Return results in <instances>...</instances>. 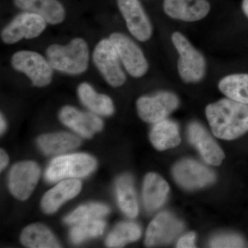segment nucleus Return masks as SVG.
<instances>
[{
  "label": "nucleus",
  "mask_w": 248,
  "mask_h": 248,
  "mask_svg": "<svg viewBox=\"0 0 248 248\" xmlns=\"http://www.w3.org/2000/svg\"><path fill=\"white\" fill-rule=\"evenodd\" d=\"M172 174L177 184L187 190L205 187L216 179L213 170L192 159L179 161L173 168Z\"/></svg>",
  "instance_id": "nucleus-12"
},
{
  "label": "nucleus",
  "mask_w": 248,
  "mask_h": 248,
  "mask_svg": "<svg viewBox=\"0 0 248 248\" xmlns=\"http://www.w3.org/2000/svg\"><path fill=\"white\" fill-rule=\"evenodd\" d=\"M40 172L38 165L33 161H21L15 164L8 180L10 192L18 200H27L37 186Z\"/></svg>",
  "instance_id": "nucleus-10"
},
{
  "label": "nucleus",
  "mask_w": 248,
  "mask_h": 248,
  "mask_svg": "<svg viewBox=\"0 0 248 248\" xmlns=\"http://www.w3.org/2000/svg\"><path fill=\"white\" fill-rule=\"evenodd\" d=\"M182 222L172 214L159 213L148 226L145 244L148 247L169 244L184 231Z\"/></svg>",
  "instance_id": "nucleus-14"
},
{
  "label": "nucleus",
  "mask_w": 248,
  "mask_h": 248,
  "mask_svg": "<svg viewBox=\"0 0 248 248\" xmlns=\"http://www.w3.org/2000/svg\"><path fill=\"white\" fill-rule=\"evenodd\" d=\"M93 61L106 82L114 88L123 86L126 76L118 54L109 38L99 41L93 52Z\"/></svg>",
  "instance_id": "nucleus-6"
},
{
  "label": "nucleus",
  "mask_w": 248,
  "mask_h": 248,
  "mask_svg": "<svg viewBox=\"0 0 248 248\" xmlns=\"http://www.w3.org/2000/svg\"><path fill=\"white\" fill-rule=\"evenodd\" d=\"M37 145L46 155H58L73 151L81 144L79 138L73 134L60 132L39 137Z\"/></svg>",
  "instance_id": "nucleus-22"
},
{
  "label": "nucleus",
  "mask_w": 248,
  "mask_h": 248,
  "mask_svg": "<svg viewBox=\"0 0 248 248\" xmlns=\"http://www.w3.org/2000/svg\"><path fill=\"white\" fill-rule=\"evenodd\" d=\"M205 115L217 138L233 140L248 131V105L230 98L210 104Z\"/></svg>",
  "instance_id": "nucleus-1"
},
{
  "label": "nucleus",
  "mask_w": 248,
  "mask_h": 248,
  "mask_svg": "<svg viewBox=\"0 0 248 248\" xmlns=\"http://www.w3.org/2000/svg\"><path fill=\"white\" fill-rule=\"evenodd\" d=\"M117 4L130 33L140 42L149 40L153 26L140 0H117Z\"/></svg>",
  "instance_id": "nucleus-11"
},
{
  "label": "nucleus",
  "mask_w": 248,
  "mask_h": 248,
  "mask_svg": "<svg viewBox=\"0 0 248 248\" xmlns=\"http://www.w3.org/2000/svg\"><path fill=\"white\" fill-rule=\"evenodd\" d=\"M105 222L100 218H91L75 224L70 232V239L75 244H79L90 238H95L104 233Z\"/></svg>",
  "instance_id": "nucleus-27"
},
{
  "label": "nucleus",
  "mask_w": 248,
  "mask_h": 248,
  "mask_svg": "<svg viewBox=\"0 0 248 248\" xmlns=\"http://www.w3.org/2000/svg\"><path fill=\"white\" fill-rule=\"evenodd\" d=\"M210 246L212 248H242L244 246V241L237 235H222L212 240Z\"/></svg>",
  "instance_id": "nucleus-29"
},
{
  "label": "nucleus",
  "mask_w": 248,
  "mask_h": 248,
  "mask_svg": "<svg viewBox=\"0 0 248 248\" xmlns=\"http://www.w3.org/2000/svg\"><path fill=\"white\" fill-rule=\"evenodd\" d=\"M11 63L14 69L25 75L35 87H46L53 81V67L46 57L34 50H18L11 57Z\"/></svg>",
  "instance_id": "nucleus-5"
},
{
  "label": "nucleus",
  "mask_w": 248,
  "mask_h": 248,
  "mask_svg": "<svg viewBox=\"0 0 248 248\" xmlns=\"http://www.w3.org/2000/svg\"><path fill=\"white\" fill-rule=\"evenodd\" d=\"M9 156L6 154V152L1 149V152H0V169H1V171L6 169V166L9 164Z\"/></svg>",
  "instance_id": "nucleus-31"
},
{
  "label": "nucleus",
  "mask_w": 248,
  "mask_h": 248,
  "mask_svg": "<svg viewBox=\"0 0 248 248\" xmlns=\"http://www.w3.org/2000/svg\"><path fill=\"white\" fill-rule=\"evenodd\" d=\"M78 94L81 104L93 113L109 117L115 112V106L112 99L107 94L97 92L89 83L79 84Z\"/></svg>",
  "instance_id": "nucleus-19"
},
{
  "label": "nucleus",
  "mask_w": 248,
  "mask_h": 248,
  "mask_svg": "<svg viewBox=\"0 0 248 248\" xmlns=\"http://www.w3.org/2000/svg\"><path fill=\"white\" fill-rule=\"evenodd\" d=\"M108 38L115 47L127 73L135 78L144 76L149 66L140 47L128 36L122 32H113Z\"/></svg>",
  "instance_id": "nucleus-8"
},
{
  "label": "nucleus",
  "mask_w": 248,
  "mask_h": 248,
  "mask_svg": "<svg viewBox=\"0 0 248 248\" xmlns=\"http://www.w3.org/2000/svg\"><path fill=\"white\" fill-rule=\"evenodd\" d=\"M23 246L31 248H60L52 232L45 225L34 223L24 228L20 236Z\"/></svg>",
  "instance_id": "nucleus-23"
},
{
  "label": "nucleus",
  "mask_w": 248,
  "mask_h": 248,
  "mask_svg": "<svg viewBox=\"0 0 248 248\" xmlns=\"http://www.w3.org/2000/svg\"><path fill=\"white\" fill-rule=\"evenodd\" d=\"M179 105V98L169 91H161L152 96H142L139 98L136 104L140 118L150 124H155L167 118Z\"/></svg>",
  "instance_id": "nucleus-9"
},
{
  "label": "nucleus",
  "mask_w": 248,
  "mask_h": 248,
  "mask_svg": "<svg viewBox=\"0 0 248 248\" xmlns=\"http://www.w3.org/2000/svg\"><path fill=\"white\" fill-rule=\"evenodd\" d=\"M48 23L39 15L22 11L15 16L1 32V41L8 45L22 40H32L42 35Z\"/></svg>",
  "instance_id": "nucleus-7"
},
{
  "label": "nucleus",
  "mask_w": 248,
  "mask_h": 248,
  "mask_svg": "<svg viewBox=\"0 0 248 248\" xmlns=\"http://www.w3.org/2000/svg\"><path fill=\"white\" fill-rule=\"evenodd\" d=\"M81 182L78 179L62 181L44 195L41 206L46 214L55 213L67 201L75 198L81 192Z\"/></svg>",
  "instance_id": "nucleus-18"
},
{
  "label": "nucleus",
  "mask_w": 248,
  "mask_h": 248,
  "mask_svg": "<svg viewBox=\"0 0 248 248\" xmlns=\"http://www.w3.org/2000/svg\"><path fill=\"white\" fill-rule=\"evenodd\" d=\"M46 56L54 71L63 74L79 76L89 68V45L81 37L72 39L67 45L49 46L46 50Z\"/></svg>",
  "instance_id": "nucleus-2"
},
{
  "label": "nucleus",
  "mask_w": 248,
  "mask_h": 248,
  "mask_svg": "<svg viewBox=\"0 0 248 248\" xmlns=\"http://www.w3.org/2000/svg\"><path fill=\"white\" fill-rule=\"evenodd\" d=\"M218 89L227 97L248 105V74H232L218 82Z\"/></svg>",
  "instance_id": "nucleus-25"
},
{
  "label": "nucleus",
  "mask_w": 248,
  "mask_h": 248,
  "mask_svg": "<svg viewBox=\"0 0 248 248\" xmlns=\"http://www.w3.org/2000/svg\"><path fill=\"white\" fill-rule=\"evenodd\" d=\"M141 235L140 227L133 222H122L116 226L106 240L108 248L123 247L128 243L138 241Z\"/></svg>",
  "instance_id": "nucleus-26"
},
{
  "label": "nucleus",
  "mask_w": 248,
  "mask_h": 248,
  "mask_svg": "<svg viewBox=\"0 0 248 248\" xmlns=\"http://www.w3.org/2000/svg\"><path fill=\"white\" fill-rule=\"evenodd\" d=\"M13 2L21 11L39 15L50 25H58L66 19V9L60 0H13Z\"/></svg>",
  "instance_id": "nucleus-17"
},
{
  "label": "nucleus",
  "mask_w": 248,
  "mask_h": 248,
  "mask_svg": "<svg viewBox=\"0 0 248 248\" xmlns=\"http://www.w3.org/2000/svg\"><path fill=\"white\" fill-rule=\"evenodd\" d=\"M196 236L195 233L190 232L182 236L177 242V247L180 248H195Z\"/></svg>",
  "instance_id": "nucleus-30"
},
{
  "label": "nucleus",
  "mask_w": 248,
  "mask_h": 248,
  "mask_svg": "<svg viewBox=\"0 0 248 248\" xmlns=\"http://www.w3.org/2000/svg\"><path fill=\"white\" fill-rule=\"evenodd\" d=\"M187 137L205 162L216 166L221 164L224 153L203 125L196 122L189 124Z\"/></svg>",
  "instance_id": "nucleus-15"
},
{
  "label": "nucleus",
  "mask_w": 248,
  "mask_h": 248,
  "mask_svg": "<svg viewBox=\"0 0 248 248\" xmlns=\"http://www.w3.org/2000/svg\"><path fill=\"white\" fill-rule=\"evenodd\" d=\"M116 193L119 206L129 218H135L139 213V205L133 181L128 174L121 176L116 182Z\"/></svg>",
  "instance_id": "nucleus-24"
},
{
  "label": "nucleus",
  "mask_w": 248,
  "mask_h": 248,
  "mask_svg": "<svg viewBox=\"0 0 248 248\" xmlns=\"http://www.w3.org/2000/svg\"><path fill=\"white\" fill-rule=\"evenodd\" d=\"M170 187L168 183L156 173H148L143 182V200L148 211H155L166 202Z\"/></svg>",
  "instance_id": "nucleus-20"
},
{
  "label": "nucleus",
  "mask_w": 248,
  "mask_h": 248,
  "mask_svg": "<svg viewBox=\"0 0 248 248\" xmlns=\"http://www.w3.org/2000/svg\"><path fill=\"white\" fill-rule=\"evenodd\" d=\"M241 8L245 16L248 18V0H243Z\"/></svg>",
  "instance_id": "nucleus-33"
},
{
  "label": "nucleus",
  "mask_w": 248,
  "mask_h": 248,
  "mask_svg": "<svg viewBox=\"0 0 248 248\" xmlns=\"http://www.w3.org/2000/svg\"><path fill=\"white\" fill-rule=\"evenodd\" d=\"M110 213V208L107 205L99 203H92L81 205L64 218L67 224H76L79 222L100 218Z\"/></svg>",
  "instance_id": "nucleus-28"
},
{
  "label": "nucleus",
  "mask_w": 248,
  "mask_h": 248,
  "mask_svg": "<svg viewBox=\"0 0 248 248\" xmlns=\"http://www.w3.org/2000/svg\"><path fill=\"white\" fill-rule=\"evenodd\" d=\"M6 129V122L5 120L4 116H3L2 114H1V117H0V132H1V135L4 133Z\"/></svg>",
  "instance_id": "nucleus-32"
},
{
  "label": "nucleus",
  "mask_w": 248,
  "mask_h": 248,
  "mask_svg": "<svg viewBox=\"0 0 248 248\" xmlns=\"http://www.w3.org/2000/svg\"><path fill=\"white\" fill-rule=\"evenodd\" d=\"M163 9L172 19L194 22L206 17L211 6L208 0H164Z\"/></svg>",
  "instance_id": "nucleus-16"
},
{
  "label": "nucleus",
  "mask_w": 248,
  "mask_h": 248,
  "mask_svg": "<svg viewBox=\"0 0 248 248\" xmlns=\"http://www.w3.org/2000/svg\"><path fill=\"white\" fill-rule=\"evenodd\" d=\"M97 161L86 153L62 155L50 161L46 170L45 179L53 183L64 179H76L89 175L96 169Z\"/></svg>",
  "instance_id": "nucleus-4"
},
{
  "label": "nucleus",
  "mask_w": 248,
  "mask_h": 248,
  "mask_svg": "<svg viewBox=\"0 0 248 248\" xmlns=\"http://www.w3.org/2000/svg\"><path fill=\"white\" fill-rule=\"evenodd\" d=\"M150 140L153 146L160 151L177 146L181 143L177 124L167 119L156 122L151 129Z\"/></svg>",
  "instance_id": "nucleus-21"
},
{
  "label": "nucleus",
  "mask_w": 248,
  "mask_h": 248,
  "mask_svg": "<svg viewBox=\"0 0 248 248\" xmlns=\"http://www.w3.org/2000/svg\"><path fill=\"white\" fill-rule=\"evenodd\" d=\"M171 40L179 55L177 63L179 76L186 83L200 82L206 73V61L203 55L182 32H173Z\"/></svg>",
  "instance_id": "nucleus-3"
},
{
  "label": "nucleus",
  "mask_w": 248,
  "mask_h": 248,
  "mask_svg": "<svg viewBox=\"0 0 248 248\" xmlns=\"http://www.w3.org/2000/svg\"><path fill=\"white\" fill-rule=\"evenodd\" d=\"M59 119L63 125L84 138H91L104 128V122L99 115L84 112L76 108L66 106L59 112Z\"/></svg>",
  "instance_id": "nucleus-13"
}]
</instances>
